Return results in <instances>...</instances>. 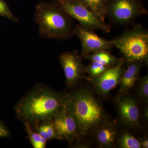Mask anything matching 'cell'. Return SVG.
Segmentation results:
<instances>
[{"mask_svg":"<svg viewBox=\"0 0 148 148\" xmlns=\"http://www.w3.org/2000/svg\"><path fill=\"white\" fill-rule=\"evenodd\" d=\"M143 115L144 118L146 120H148V108L147 106H146L143 109Z\"/></svg>","mask_w":148,"mask_h":148,"instance_id":"25","label":"cell"},{"mask_svg":"<svg viewBox=\"0 0 148 148\" xmlns=\"http://www.w3.org/2000/svg\"><path fill=\"white\" fill-rule=\"evenodd\" d=\"M82 138L81 140H80L78 142H77L75 144H74L72 146L74 148H90L91 147V145L89 142L83 140Z\"/></svg>","mask_w":148,"mask_h":148,"instance_id":"23","label":"cell"},{"mask_svg":"<svg viewBox=\"0 0 148 148\" xmlns=\"http://www.w3.org/2000/svg\"><path fill=\"white\" fill-rule=\"evenodd\" d=\"M51 121L60 140L68 141L71 147L84 138L80 133L76 122L65 105Z\"/></svg>","mask_w":148,"mask_h":148,"instance_id":"10","label":"cell"},{"mask_svg":"<svg viewBox=\"0 0 148 148\" xmlns=\"http://www.w3.org/2000/svg\"><path fill=\"white\" fill-rule=\"evenodd\" d=\"M148 14L142 0H108L107 16L114 25H127Z\"/></svg>","mask_w":148,"mask_h":148,"instance_id":"5","label":"cell"},{"mask_svg":"<svg viewBox=\"0 0 148 148\" xmlns=\"http://www.w3.org/2000/svg\"><path fill=\"white\" fill-rule=\"evenodd\" d=\"M126 65L123 57L114 66L94 78L88 80L91 82L95 92L103 98H106L111 90L119 84L122 75Z\"/></svg>","mask_w":148,"mask_h":148,"instance_id":"8","label":"cell"},{"mask_svg":"<svg viewBox=\"0 0 148 148\" xmlns=\"http://www.w3.org/2000/svg\"><path fill=\"white\" fill-rule=\"evenodd\" d=\"M111 67L95 62H90L85 68V73L88 75V80L99 76Z\"/></svg>","mask_w":148,"mask_h":148,"instance_id":"19","label":"cell"},{"mask_svg":"<svg viewBox=\"0 0 148 148\" xmlns=\"http://www.w3.org/2000/svg\"><path fill=\"white\" fill-rule=\"evenodd\" d=\"M66 95L45 85L36 84L17 103L15 113L23 122L31 125L51 121L65 106Z\"/></svg>","mask_w":148,"mask_h":148,"instance_id":"1","label":"cell"},{"mask_svg":"<svg viewBox=\"0 0 148 148\" xmlns=\"http://www.w3.org/2000/svg\"><path fill=\"white\" fill-rule=\"evenodd\" d=\"M119 132L114 123L109 120L95 130L91 136L99 148H112L117 143Z\"/></svg>","mask_w":148,"mask_h":148,"instance_id":"12","label":"cell"},{"mask_svg":"<svg viewBox=\"0 0 148 148\" xmlns=\"http://www.w3.org/2000/svg\"><path fill=\"white\" fill-rule=\"evenodd\" d=\"M90 62H95L105 66L112 67L114 66L119 60L110 53L108 51L102 50L93 52L86 57Z\"/></svg>","mask_w":148,"mask_h":148,"instance_id":"15","label":"cell"},{"mask_svg":"<svg viewBox=\"0 0 148 148\" xmlns=\"http://www.w3.org/2000/svg\"><path fill=\"white\" fill-rule=\"evenodd\" d=\"M65 13L80 25L87 29L100 30L105 33L111 32V27L102 21L93 12L78 0H54Z\"/></svg>","mask_w":148,"mask_h":148,"instance_id":"6","label":"cell"},{"mask_svg":"<svg viewBox=\"0 0 148 148\" xmlns=\"http://www.w3.org/2000/svg\"><path fill=\"white\" fill-rule=\"evenodd\" d=\"M10 135V132L8 127L4 123L0 121V138H8Z\"/></svg>","mask_w":148,"mask_h":148,"instance_id":"22","label":"cell"},{"mask_svg":"<svg viewBox=\"0 0 148 148\" xmlns=\"http://www.w3.org/2000/svg\"><path fill=\"white\" fill-rule=\"evenodd\" d=\"M113 47L117 48L126 62L141 61L148 63V31L140 24L111 40Z\"/></svg>","mask_w":148,"mask_h":148,"instance_id":"4","label":"cell"},{"mask_svg":"<svg viewBox=\"0 0 148 148\" xmlns=\"http://www.w3.org/2000/svg\"><path fill=\"white\" fill-rule=\"evenodd\" d=\"M30 125L34 130L47 141L54 139L60 140L51 121H41Z\"/></svg>","mask_w":148,"mask_h":148,"instance_id":"14","label":"cell"},{"mask_svg":"<svg viewBox=\"0 0 148 148\" xmlns=\"http://www.w3.org/2000/svg\"><path fill=\"white\" fill-rule=\"evenodd\" d=\"M0 16H4L14 22H18V18L12 13L4 0H0Z\"/></svg>","mask_w":148,"mask_h":148,"instance_id":"21","label":"cell"},{"mask_svg":"<svg viewBox=\"0 0 148 148\" xmlns=\"http://www.w3.org/2000/svg\"><path fill=\"white\" fill-rule=\"evenodd\" d=\"M117 144L121 148H141L140 140L126 131L119 133Z\"/></svg>","mask_w":148,"mask_h":148,"instance_id":"17","label":"cell"},{"mask_svg":"<svg viewBox=\"0 0 148 148\" xmlns=\"http://www.w3.org/2000/svg\"><path fill=\"white\" fill-rule=\"evenodd\" d=\"M34 20L41 38L58 40L74 36L73 21L55 2L41 1L37 5Z\"/></svg>","mask_w":148,"mask_h":148,"instance_id":"3","label":"cell"},{"mask_svg":"<svg viewBox=\"0 0 148 148\" xmlns=\"http://www.w3.org/2000/svg\"><path fill=\"white\" fill-rule=\"evenodd\" d=\"M145 64L141 61L126 62V67L125 66L119 84V94H127L129 93L139 79L140 71Z\"/></svg>","mask_w":148,"mask_h":148,"instance_id":"13","label":"cell"},{"mask_svg":"<svg viewBox=\"0 0 148 148\" xmlns=\"http://www.w3.org/2000/svg\"><path fill=\"white\" fill-rule=\"evenodd\" d=\"M65 106L83 137L91 136L95 129L110 120L103 103L94 90L87 86L66 92Z\"/></svg>","mask_w":148,"mask_h":148,"instance_id":"2","label":"cell"},{"mask_svg":"<svg viewBox=\"0 0 148 148\" xmlns=\"http://www.w3.org/2000/svg\"><path fill=\"white\" fill-rule=\"evenodd\" d=\"M59 60L64 70L67 86L70 88L75 87L85 74V67L81 56L76 51H67L59 55Z\"/></svg>","mask_w":148,"mask_h":148,"instance_id":"11","label":"cell"},{"mask_svg":"<svg viewBox=\"0 0 148 148\" xmlns=\"http://www.w3.org/2000/svg\"><path fill=\"white\" fill-rule=\"evenodd\" d=\"M140 140L141 148H148V139L147 137H145Z\"/></svg>","mask_w":148,"mask_h":148,"instance_id":"24","label":"cell"},{"mask_svg":"<svg viewBox=\"0 0 148 148\" xmlns=\"http://www.w3.org/2000/svg\"><path fill=\"white\" fill-rule=\"evenodd\" d=\"M115 104L120 121L123 124L132 129L139 126L141 113L137 99L128 94H119L115 100Z\"/></svg>","mask_w":148,"mask_h":148,"instance_id":"9","label":"cell"},{"mask_svg":"<svg viewBox=\"0 0 148 148\" xmlns=\"http://www.w3.org/2000/svg\"><path fill=\"white\" fill-rule=\"evenodd\" d=\"M25 126V130L28 135V139L34 148H46L47 141L35 131L27 122H23Z\"/></svg>","mask_w":148,"mask_h":148,"instance_id":"18","label":"cell"},{"mask_svg":"<svg viewBox=\"0 0 148 148\" xmlns=\"http://www.w3.org/2000/svg\"><path fill=\"white\" fill-rule=\"evenodd\" d=\"M86 6L89 9L105 21L107 17L108 0H78Z\"/></svg>","mask_w":148,"mask_h":148,"instance_id":"16","label":"cell"},{"mask_svg":"<svg viewBox=\"0 0 148 148\" xmlns=\"http://www.w3.org/2000/svg\"><path fill=\"white\" fill-rule=\"evenodd\" d=\"M138 95L143 103L147 104L148 101V75L139 80L138 86Z\"/></svg>","mask_w":148,"mask_h":148,"instance_id":"20","label":"cell"},{"mask_svg":"<svg viewBox=\"0 0 148 148\" xmlns=\"http://www.w3.org/2000/svg\"><path fill=\"white\" fill-rule=\"evenodd\" d=\"M73 33L81 43L82 58H86L91 53L100 51H110L113 47L111 40L99 36L95 31L85 28L79 24L74 26Z\"/></svg>","mask_w":148,"mask_h":148,"instance_id":"7","label":"cell"}]
</instances>
